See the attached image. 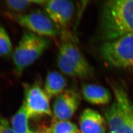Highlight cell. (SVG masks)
<instances>
[{"label": "cell", "instance_id": "6da1fadb", "mask_svg": "<svg viewBox=\"0 0 133 133\" xmlns=\"http://www.w3.org/2000/svg\"><path fill=\"white\" fill-rule=\"evenodd\" d=\"M133 33V0H111L102 5L100 36L104 42Z\"/></svg>", "mask_w": 133, "mask_h": 133}, {"label": "cell", "instance_id": "7a4b0ae2", "mask_svg": "<svg viewBox=\"0 0 133 133\" xmlns=\"http://www.w3.org/2000/svg\"><path fill=\"white\" fill-rule=\"evenodd\" d=\"M115 101L104 109L112 133H133V104L123 89L114 87Z\"/></svg>", "mask_w": 133, "mask_h": 133}, {"label": "cell", "instance_id": "3957f363", "mask_svg": "<svg viewBox=\"0 0 133 133\" xmlns=\"http://www.w3.org/2000/svg\"><path fill=\"white\" fill-rule=\"evenodd\" d=\"M47 38L31 33L25 32L16 47L12 56L14 70L20 75L48 48Z\"/></svg>", "mask_w": 133, "mask_h": 133}, {"label": "cell", "instance_id": "277c9868", "mask_svg": "<svg viewBox=\"0 0 133 133\" xmlns=\"http://www.w3.org/2000/svg\"><path fill=\"white\" fill-rule=\"evenodd\" d=\"M99 52L103 60L109 66L133 68V33L104 42Z\"/></svg>", "mask_w": 133, "mask_h": 133}, {"label": "cell", "instance_id": "5b68a950", "mask_svg": "<svg viewBox=\"0 0 133 133\" xmlns=\"http://www.w3.org/2000/svg\"><path fill=\"white\" fill-rule=\"evenodd\" d=\"M57 65L68 76L85 79L93 75V70L79 49L70 42L61 44L57 54Z\"/></svg>", "mask_w": 133, "mask_h": 133}, {"label": "cell", "instance_id": "8992f818", "mask_svg": "<svg viewBox=\"0 0 133 133\" xmlns=\"http://www.w3.org/2000/svg\"><path fill=\"white\" fill-rule=\"evenodd\" d=\"M14 19L29 32L43 37L55 38L59 34V29L45 13L36 10L24 14L12 15Z\"/></svg>", "mask_w": 133, "mask_h": 133}, {"label": "cell", "instance_id": "52a82bcc", "mask_svg": "<svg viewBox=\"0 0 133 133\" xmlns=\"http://www.w3.org/2000/svg\"><path fill=\"white\" fill-rule=\"evenodd\" d=\"M23 104L29 118L43 116L53 117L49 98L43 88L37 83L25 85Z\"/></svg>", "mask_w": 133, "mask_h": 133}, {"label": "cell", "instance_id": "ba28073f", "mask_svg": "<svg viewBox=\"0 0 133 133\" xmlns=\"http://www.w3.org/2000/svg\"><path fill=\"white\" fill-rule=\"evenodd\" d=\"M45 13L58 28H65L71 23L75 6L72 1L68 0L45 1L43 4Z\"/></svg>", "mask_w": 133, "mask_h": 133}, {"label": "cell", "instance_id": "9c48e42d", "mask_svg": "<svg viewBox=\"0 0 133 133\" xmlns=\"http://www.w3.org/2000/svg\"><path fill=\"white\" fill-rule=\"evenodd\" d=\"M81 96L76 91L69 89L55 97L53 104L55 119L67 120L75 114L81 103Z\"/></svg>", "mask_w": 133, "mask_h": 133}, {"label": "cell", "instance_id": "30bf717a", "mask_svg": "<svg viewBox=\"0 0 133 133\" xmlns=\"http://www.w3.org/2000/svg\"><path fill=\"white\" fill-rule=\"evenodd\" d=\"M79 125L81 133H105L107 130L104 118L91 109H85L81 114Z\"/></svg>", "mask_w": 133, "mask_h": 133}, {"label": "cell", "instance_id": "8fae6325", "mask_svg": "<svg viewBox=\"0 0 133 133\" xmlns=\"http://www.w3.org/2000/svg\"><path fill=\"white\" fill-rule=\"evenodd\" d=\"M81 90L84 100L92 105H107L111 100L110 91L102 86L84 83Z\"/></svg>", "mask_w": 133, "mask_h": 133}, {"label": "cell", "instance_id": "7c38bea8", "mask_svg": "<svg viewBox=\"0 0 133 133\" xmlns=\"http://www.w3.org/2000/svg\"><path fill=\"white\" fill-rule=\"evenodd\" d=\"M66 79L58 71L49 72L46 77L43 89L49 98L56 97L66 90Z\"/></svg>", "mask_w": 133, "mask_h": 133}, {"label": "cell", "instance_id": "4fadbf2b", "mask_svg": "<svg viewBox=\"0 0 133 133\" xmlns=\"http://www.w3.org/2000/svg\"><path fill=\"white\" fill-rule=\"evenodd\" d=\"M28 115L24 104L20 107L11 120L12 128L15 133H36L29 128Z\"/></svg>", "mask_w": 133, "mask_h": 133}, {"label": "cell", "instance_id": "5bb4252c", "mask_svg": "<svg viewBox=\"0 0 133 133\" xmlns=\"http://www.w3.org/2000/svg\"><path fill=\"white\" fill-rule=\"evenodd\" d=\"M51 133H81L76 125L68 120L53 118L48 130Z\"/></svg>", "mask_w": 133, "mask_h": 133}, {"label": "cell", "instance_id": "9a60e30c", "mask_svg": "<svg viewBox=\"0 0 133 133\" xmlns=\"http://www.w3.org/2000/svg\"><path fill=\"white\" fill-rule=\"evenodd\" d=\"M12 53V45L5 29L0 26V56L8 57Z\"/></svg>", "mask_w": 133, "mask_h": 133}, {"label": "cell", "instance_id": "2e32d148", "mask_svg": "<svg viewBox=\"0 0 133 133\" xmlns=\"http://www.w3.org/2000/svg\"><path fill=\"white\" fill-rule=\"evenodd\" d=\"M45 1H8L6 5L10 10L15 11H21L26 10L33 4L43 5Z\"/></svg>", "mask_w": 133, "mask_h": 133}, {"label": "cell", "instance_id": "e0dca14e", "mask_svg": "<svg viewBox=\"0 0 133 133\" xmlns=\"http://www.w3.org/2000/svg\"><path fill=\"white\" fill-rule=\"evenodd\" d=\"M0 133H15L10 127L8 121L0 115Z\"/></svg>", "mask_w": 133, "mask_h": 133}, {"label": "cell", "instance_id": "ac0fdd59", "mask_svg": "<svg viewBox=\"0 0 133 133\" xmlns=\"http://www.w3.org/2000/svg\"><path fill=\"white\" fill-rule=\"evenodd\" d=\"M39 133H51L49 131H43V132H39Z\"/></svg>", "mask_w": 133, "mask_h": 133}, {"label": "cell", "instance_id": "d6986e66", "mask_svg": "<svg viewBox=\"0 0 133 133\" xmlns=\"http://www.w3.org/2000/svg\"></svg>", "mask_w": 133, "mask_h": 133}]
</instances>
